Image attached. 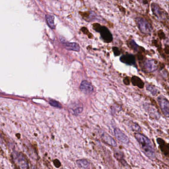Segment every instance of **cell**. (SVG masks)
Segmentation results:
<instances>
[{"instance_id": "obj_1", "label": "cell", "mask_w": 169, "mask_h": 169, "mask_svg": "<svg viewBox=\"0 0 169 169\" xmlns=\"http://www.w3.org/2000/svg\"><path fill=\"white\" fill-rule=\"evenodd\" d=\"M135 136L140 146L141 150L146 157L151 160L155 159L156 153L151 140L147 136L141 133H135Z\"/></svg>"}, {"instance_id": "obj_2", "label": "cell", "mask_w": 169, "mask_h": 169, "mask_svg": "<svg viewBox=\"0 0 169 169\" xmlns=\"http://www.w3.org/2000/svg\"><path fill=\"white\" fill-rule=\"evenodd\" d=\"M93 28L96 32L100 33L104 42L109 43L113 41L112 34L105 26H101L100 24L95 23L93 25Z\"/></svg>"}, {"instance_id": "obj_3", "label": "cell", "mask_w": 169, "mask_h": 169, "mask_svg": "<svg viewBox=\"0 0 169 169\" xmlns=\"http://www.w3.org/2000/svg\"><path fill=\"white\" fill-rule=\"evenodd\" d=\"M136 22L139 29L142 34L148 35L151 33L153 30V27L146 19L139 16L136 18Z\"/></svg>"}, {"instance_id": "obj_4", "label": "cell", "mask_w": 169, "mask_h": 169, "mask_svg": "<svg viewBox=\"0 0 169 169\" xmlns=\"http://www.w3.org/2000/svg\"><path fill=\"white\" fill-rule=\"evenodd\" d=\"M12 157L14 162L20 169H29V165L25 155L22 152L13 151Z\"/></svg>"}, {"instance_id": "obj_5", "label": "cell", "mask_w": 169, "mask_h": 169, "mask_svg": "<svg viewBox=\"0 0 169 169\" xmlns=\"http://www.w3.org/2000/svg\"><path fill=\"white\" fill-rule=\"evenodd\" d=\"M151 10L153 15L157 17L158 19L161 22L166 23V20H168V15L165 10H163L157 3H153L151 4Z\"/></svg>"}, {"instance_id": "obj_6", "label": "cell", "mask_w": 169, "mask_h": 169, "mask_svg": "<svg viewBox=\"0 0 169 169\" xmlns=\"http://www.w3.org/2000/svg\"><path fill=\"white\" fill-rule=\"evenodd\" d=\"M157 101L164 115L166 117H169V102L168 99L163 96L160 95L158 97Z\"/></svg>"}, {"instance_id": "obj_7", "label": "cell", "mask_w": 169, "mask_h": 169, "mask_svg": "<svg viewBox=\"0 0 169 169\" xmlns=\"http://www.w3.org/2000/svg\"><path fill=\"white\" fill-rule=\"evenodd\" d=\"M158 64L156 60H147L143 63V68L147 72H153L157 69Z\"/></svg>"}, {"instance_id": "obj_8", "label": "cell", "mask_w": 169, "mask_h": 169, "mask_svg": "<svg viewBox=\"0 0 169 169\" xmlns=\"http://www.w3.org/2000/svg\"><path fill=\"white\" fill-rule=\"evenodd\" d=\"M144 108L151 118L155 120H158L160 118V115L159 112L152 105L146 103L144 105Z\"/></svg>"}, {"instance_id": "obj_9", "label": "cell", "mask_w": 169, "mask_h": 169, "mask_svg": "<svg viewBox=\"0 0 169 169\" xmlns=\"http://www.w3.org/2000/svg\"><path fill=\"white\" fill-rule=\"evenodd\" d=\"M114 133L115 136L119 141L126 144H128L130 143V139L128 136L120 129L115 128L114 130Z\"/></svg>"}, {"instance_id": "obj_10", "label": "cell", "mask_w": 169, "mask_h": 169, "mask_svg": "<svg viewBox=\"0 0 169 169\" xmlns=\"http://www.w3.org/2000/svg\"><path fill=\"white\" fill-rule=\"evenodd\" d=\"M80 91L84 94H90L94 92V86L91 83L86 81L83 80L80 85Z\"/></svg>"}, {"instance_id": "obj_11", "label": "cell", "mask_w": 169, "mask_h": 169, "mask_svg": "<svg viewBox=\"0 0 169 169\" xmlns=\"http://www.w3.org/2000/svg\"><path fill=\"white\" fill-rule=\"evenodd\" d=\"M101 138L103 141L106 144L114 147H116L117 146V144L116 141L111 136L108 135L106 133H103L101 135Z\"/></svg>"}, {"instance_id": "obj_12", "label": "cell", "mask_w": 169, "mask_h": 169, "mask_svg": "<svg viewBox=\"0 0 169 169\" xmlns=\"http://www.w3.org/2000/svg\"><path fill=\"white\" fill-rule=\"evenodd\" d=\"M120 61L128 65H133L135 64V56L132 54L123 55L120 58Z\"/></svg>"}, {"instance_id": "obj_13", "label": "cell", "mask_w": 169, "mask_h": 169, "mask_svg": "<svg viewBox=\"0 0 169 169\" xmlns=\"http://www.w3.org/2000/svg\"><path fill=\"white\" fill-rule=\"evenodd\" d=\"M62 43L64 44L66 48L71 51L79 52L80 51V46L78 44L75 42H68L65 41H62Z\"/></svg>"}, {"instance_id": "obj_14", "label": "cell", "mask_w": 169, "mask_h": 169, "mask_svg": "<svg viewBox=\"0 0 169 169\" xmlns=\"http://www.w3.org/2000/svg\"><path fill=\"white\" fill-rule=\"evenodd\" d=\"M77 166L81 169H87L89 168L90 162L88 160L85 159H78L77 160Z\"/></svg>"}, {"instance_id": "obj_15", "label": "cell", "mask_w": 169, "mask_h": 169, "mask_svg": "<svg viewBox=\"0 0 169 169\" xmlns=\"http://www.w3.org/2000/svg\"><path fill=\"white\" fill-rule=\"evenodd\" d=\"M131 81L133 85L137 86L139 88H143L144 86V83L139 77L133 76L131 78Z\"/></svg>"}, {"instance_id": "obj_16", "label": "cell", "mask_w": 169, "mask_h": 169, "mask_svg": "<svg viewBox=\"0 0 169 169\" xmlns=\"http://www.w3.org/2000/svg\"><path fill=\"white\" fill-rule=\"evenodd\" d=\"M46 21L48 23L49 26L52 28V29H55V25L54 23V16L52 15H47L46 16Z\"/></svg>"}, {"instance_id": "obj_17", "label": "cell", "mask_w": 169, "mask_h": 169, "mask_svg": "<svg viewBox=\"0 0 169 169\" xmlns=\"http://www.w3.org/2000/svg\"><path fill=\"white\" fill-rule=\"evenodd\" d=\"M71 110L72 111L73 114L75 116H77V115L82 113L83 111V106L76 105L74 108V107L71 108Z\"/></svg>"}, {"instance_id": "obj_18", "label": "cell", "mask_w": 169, "mask_h": 169, "mask_svg": "<svg viewBox=\"0 0 169 169\" xmlns=\"http://www.w3.org/2000/svg\"><path fill=\"white\" fill-rule=\"evenodd\" d=\"M129 47H130L132 50H133V51L137 52L141 49V47L139 46L136 43L134 40H131L129 41Z\"/></svg>"}, {"instance_id": "obj_19", "label": "cell", "mask_w": 169, "mask_h": 169, "mask_svg": "<svg viewBox=\"0 0 169 169\" xmlns=\"http://www.w3.org/2000/svg\"><path fill=\"white\" fill-rule=\"evenodd\" d=\"M115 157L116 158V159L119 161L120 162L123 163V164H124L126 163V162L124 161V156L123 155V153L121 152H116L114 154Z\"/></svg>"}, {"instance_id": "obj_20", "label": "cell", "mask_w": 169, "mask_h": 169, "mask_svg": "<svg viewBox=\"0 0 169 169\" xmlns=\"http://www.w3.org/2000/svg\"><path fill=\"white\" fill-rule=\"evenodd\" d=\"M146 89L148 91L150 92L153 95H156L158 93L157 89H156L153 85H150V84H148L146 86Z\"/></svg>"}, {"instance_id": "obj_21", "label": "cell", "mask_w": 169, "mask_h": 169, "mask_svg": "<svg viewBox=\"0 0 169 169\" xmlns=\"http://www.w3.org/2000/svg\"><path fill=\"white\" fill-rule=\"evenodd\" d=\"M49 104L53 107H55L57 108H62V105L59 102L57 101L56 100L51 99L49 101Z\"/></svg>"}, {"instance_id": "obj_22", "label": "cell", "mask_w": 169, "mask_h": 169, "mask_svg": "<svg viewBox=\"0 0 169 169\" xmlns=\"http://www.w3.org/2000/svg\"><path fill=\"white\" fill-rule=\"evenodd\" d=\"M81 31H82V32L84 34H86L88 36V38H93V35L90 33L88 31V29L86 28H81Z\"/></svg>"}, {"instance_id": "obj_23", "label": "cell", "mask_w": 169, "mask_h": 169, "mask_svg": "<svg viewBox=\"0 0 169 169\" xmlns=\"http://www.w3.org/2000/svg\"><path fill=\"white\" fill-rule=\"evenodd\" d=\"M132 129L135 132H137V133H139L141 131L140 126L136 123H133V124H132Z\"/></svg>"}, {"instance_id": "obj_24", "label": "cell", "mask_w": 169, "mask_h": 169, "mask_svg": "<svg viewBox=\"0 0 169 169\" xmlns=\"http://www.w3.org/2000/svg\"><path fill=\"white\" fill-rule=\"evenodd\" d=\"M113 51L115 56H118L121 54V52L118 49V48L116 47H113Z\"/></svg>"}, {"instance_id": "obj_25", "label": "cell", "mask_w": 169, "mask_h": 169, "mask_svg": "<svg viewBox=\"0 0 169 169\" xmlns=\"http://www.w3.org/2000/svg\"><path fill=\"white\" fill-rule=\"evenodd\" d=\"M158 36H159L161 39H164L166 38V35L164 33L163 31H161V30L159 31V32H158Z\"/></svg>"}, {"instance_id": "obj_26", "label": "cell", "mask_w": 169, "mask_h": 169, "mask_svg": "<svg viewBox=\"0 0 169 169\" xmlns=\"http://www.w3.org/2000/svg\"><path fill=\"white\" fill-rule=\"evenodd\" d=\"M123 82L126 85H129L130 84V78L129 77H126L123 80Z\"/></svg>"}, {"instance_id": "obj_27", "label": "cell", "mask_w": 169, "mask_h": 169, "mask_svg": "<svg viewBox=\"0 0 169 169\" xmlns=\"http://www.w3.org/2000/svg\"><path fill=\"white\" fill-rule=\"evenodd\" d=\"M54 164L57 168H59L61 166V163L58 160H55L54 161Z\"/></svg>"}, {"instance_id": "obj_28", "label": "cell", "mask_w": 169, "mask_h": 169, "mask_svg": "<svg viewBox=\"0 0 169 169\" xmlns=\"http://www.w3.org/2000/svg\"><path fill=\"white\" fill-rule=\"evenodd\" d=\"M166 48H165V53L168 55L169 54V46H168V45H166Z\"/></svg>"}, {"instance_id": "obj_29", "label": "cell", "mask_w": 169, "mask_h": 169, "mask_svg": "<svg viewBox=\"0 0 169 169\" xmlns=\"http://www.w3.org/2000/svg\"><path fill=\"white\" fill-rule=\"evenodd\" d=\"M1 142V133H0V143Z\"/></svg>"}, {"instance_id": "obj_30", "label": "cell", "mask_w": 169, "mask_h": 169, "mask_svg": "<svg viewBox=\"0 0 169 169\" xmlns=\"http://www.w3.org/2000/svg\"></svg>"}]
</instances>
